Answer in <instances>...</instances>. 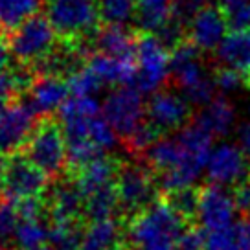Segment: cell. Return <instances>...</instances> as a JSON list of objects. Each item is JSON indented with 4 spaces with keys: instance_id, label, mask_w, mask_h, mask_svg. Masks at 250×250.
Here are the masks:
<instances>
[{
    "instance_id": "cell-13",
    "label": "cell",
    "mask_w": 250,
    "mask_h": 250,
    "mask_svg": "<svg viewBox=\"0 0 250 250\" xmlns=\"http://www.w3.org/2000/svg\"><path fill=\"white\" fill-rule=\"evenodd\" d=\"M249 156L241 151L239 146L234 144H221L211 151L206 173L211 184L215 186H237L243 180L250 177L249 173Z\"/></svg>"
},
{
    "instance_id": "cell-25",
    "label": "cell",
    "mask_w": 250,
    "mask_h": 250,
    "mask_svg": "<svg viewBox=\"0 0 250 250\" xmlns=\"http://www.w3.org/2000/svg\"><path fill=\"white\" fill-rule=\"evenodd\" d=\"M33 79V72L19 66L17 72L0 74V112L6 110L11 103L19 100L30 86Z\"/></svg>"
},
{
    "instance_id": "cell-33",
    "label": "cell",
    "mask_w": 250,
    "mask_h": 250,
    "mask_svg": "<svg viewBox=\"0 0 250 250\" xmlns=\"http://www.w3.org/2000/svg\"><path fill=\"white\" fill-rule=\"evenodd\" d=\"M213 79H215L217 92L225 94V96L239 92L243 86H249V78L247 76H243V74L235 70H230V68H225V66H221V68L215 70Z\"/></svg>"
},
{
    "instance_id": "cell-27",
    "label": "cell",
    "mask_w": 250,
    "mask_h": 250,
    "mask_svg": "<svg viewBox=\"0 0 250 250\" xmlns=\"http://www.w3.org/2000/svg\"><path fill=\"white\" fill-rule=\"evenodd\" d=\"M102 24L125 26L136 17V0H96Z\"/></svg>"
},
{
    "instance_id": "cell-8",
    "label": "cell",
    "mask_w": 250,
    "mask_h": 250,
    "mask_svg": "<svg viewBox=\"0 0 250 250\" xmlns=\"http://www.w3.org/2000/svg\"><path fill=\"white\" fill-rule=\"evenodd\" d=\"M52 180L22 153L8 156L6 173L2 180V195L9 201L42 199Z\"/></svg>"
},
{
    "instance_id": "cell-21",
    "label": "cell",
    "mask_w": 250,
    "mask_h": 250,
    "mask_svg": "<svg viewBox=\"0 0 250 250\" xmlns=\"http://www.w3.org/2000/svg\"><path fill=\"white\" fill-rule=\"evenodd\" d=\"M197 125L206 129L211 136H227L235 124V109L227 98H215L206 105L195 120Z\"/></svg>"
},
{
    "instance_id": "cell-3",
    "label": "cell",
    "mask_w": 250,
    "mask_h": 250,
    "mask_svg": "<svg viewBox=\"0 0 250 250\" xmlns=\"http://www.w3.org/2000/svg\"><path fill=\"white\" fill-rule=\"evenodd\" d=\"M21 153L46 173L52 182L64 179L68 173V149L61 120L41 118Z\"/></svg>"
},
{
    "instance_id": "cell-18",
    "label": "cell",
    "mask_w": 250,
    "mask_h": 250,
    "mask_svg": "<svg viewBox=\"0 0 250 250\" xmlns=\"http://www.w3.org/2000/svg\"><path fill=\"white\" fill-rule=\"evenodd\" d=\"M125 227L127 223L120 217L86 223L79 250H116L124 247Z\"/></svg>"
},
{
    "instance_id": "cell-26",
    "label": "cell",
    "mask_w": 250,
    "mask_h": 250,
    "mask_svg": "<svg viewBox=\"0 0 250 250\" xmlns=\"http://www.w3.org/2000/svg\"><path fill=\"white\" fill-rule=\"evenodd\" d=\"M48 237H50V225L46 219H39V221H21V225L17 228L15 235V247L21 250H31L48 245Z\"/></svg>"
},
{
    "instance_id": "cell-6",
    "label": "cell",
    "mask_w": 250,
    "mask_h": 250,
    "mask_svg": "<svg viewBox=\"0 0 250 250\" xmlns=\"http://www.w3.org/2000/svg\"><path fill=\"white\" fill-rule=\"evenodd\" d=\"M103 118L114 129L122 144H127L134 133L146 124L147 105L142 100V92L131 85L116 86L103 102Z\"/></svg>"
},
{
    "instance_id": "cell-5",
    "label": "cell",
    "mask_w": 250,
    "mask_h": 250,
    "mask_svg": "<svg viewBox=\"0 0 250 250\" xmlns=\"http://www.w3.org/2000/svg\"><path fill=\"white\" fill-rule=\"evenodd\" d=\"M116 191L120 201V217L125 223L155 204L158 197V184L153 171L146 164L122 162L116 177Z\"/></svg>"
},
{
    "instance_id": "cell-4",
    "label": "cell",
    "mask_w": 250,
    "mask_h": 250,
    "mask_svg": "<svg viewBox=\"0 0 250 250\" xmlns=\"http://www.w3.org/2000/svg\"><path fill=\"white\" fill-rule=\"evenodd\" d=\"M8 39L11 55L15 57L19 66L31 70L33 74L61 42L46 13H35L24 21Z\"/></svg>"
},
{
    "instance_id": "cell-22",
    "label": "cell",
    "mask_w": 250,
    "mask_h": 250,
    "mask_svg": "<svg viewBox=\"0 0 250 250\" xmlns=\"http://www.w3.org/2000/svg\"><path fill=\"white\" fill-rule=\"evenodd\" d=\"M175 11V0H136V24L140 31L158 33L169 22Z\"/></svg>"
},
{
    "instance_id": "cell-20",
    "label": "cell",
    "mask_w": 250,
    "mask_h": 250,
    "mask_svg": "<svg viewBox=\"0 0 250 250\" xmlns=\"http://www.w3.org/2000/svg\"><path fill=\"white\" fill-rule=\"evenodd\" d=\"M217 61L230 70L250 76V30H232L215 50Z\"/></svg>"
},
{
    "instance_id": "cell-11",
    "label": "cell",
    "mask_w": 250,
    "mask_h": 250,
    "mask_svg": "<svg viewBox=\"0 0 250 250\" xmlns=\"http://www.w3.org/2000/svg\"><path fill=\"white\" fill-rule=\"evenodd\" d=\"M237 210L234 193H228L223 186L210 184L199 189L197 219L206 232H215L232 225Z\"/></svg>"
},
{
    "instance_id": "cell-35",
    "label": "cell",
    "mask_w": 250,
    "mask_h": 250,
    "mask_svg": "<svg viewBox=\"0 0 250 250\" xmlns=\"http://www.w3.org/2000/svg\"><path fill=\"white\" fill-rule=\"evenodd\" d=\"M234 199L237 208L243 211H250V177L234 188Z\"/></svg>"
},
{
    "instance_id": "cell-28",
    "label": "cell",
    "mask_w": 250,
    "mask_h": 250,
    "mask_svg": "<svg viewBox=\"0 0 250 250\" xmlns=\"http://www.w3.org/2000/svg\"><path fill=\"white\" fill-rule=\"evenodd\" d=\"M164 201L173 210L184 217L189 223L191 219H197V206H199V189L195 188H182L175 191H167L164 195Z\"/></svg>"
},
{
    "instance_id": "cell-31",
    "label": "cell",
    "mask_w": 250,
    "mask_h": 250,
    "mask_svg": "<svg viewBox=\"0 0 250 250\" xmlns=\"http://www.w3.org/2000/svg\"><path fill=\"white\" fill-rule=\"evenodd\" d=\"M66 81H68L72 96H92L94 98V94L100 92V88L103 86L102 79L98 78L86 64Z\"/></svg>"
},
{
    "instance_id": "cell-23",
    "label": "cell",
    "mask_w": 250,
    "mask_h": 250,
    "mask_svg": "<svg viewBox=\"0 0 250 250\" xmlns=\"http://www.w3.org/2000/svg\"><path fill=\"white\" fill-rule=\"evenodd\" d=\"M206 250H250V221L239 219L221 230L208 232Z\"/></svg>"
},
{
    "instance_id": "cell-7",
    "label": "cell",
    "mask_w": 250,
    "mask_h": 250,
    "mask_svg": "<svg viewBox=\"0 0 250 250\" xmlns=\"http://www.w3.org/2000/svg\"><path fill=\"white\" fill-rule=\"evenodd\" d=\"M136 81L134 88L142 94L158 92L169 78V48L155 33L136 31Z\"/></svg>"
},
{
    "instance_id": "cell-38",
    "label": "cell",
    "mask_w": 250,
    "mask_h": 250,
    "mask_svg": "<svg viewBox=\"0 0 250 250\" xmlns=\"http://www.w3.org/2000/svg\"><path fill=\"white\" fill-rule=\"evenodd\" d=\"M6 164H8V156L0 155V195H2V180H4V173H6Z\"/></svg>"
},
{
    "instance_id": "cell-16",
    "label": "cell",
    "mask_w": 250,
    "mask_h": 250,
    "mask_svg": "<svg viewBox=\"0 0 250 250\" xmlns=\"http://www.w3.org/2000/svg\"><path fill=\"white\" fill-rule=\"evenodd\" d=\"M92 50L110 57H118V59H134L136 31L127 30L120 24H102L94 35Z\"/></svg>"
},
{
    "instance_id": "cell-2",
    "label": "cell",
    "mask_w": 250,
    "mask_h": 250,
    "mask_svg": "<svg viewBox=\"0 0 250 250\" xmlns=\"http://www.w3.org/2000/svg\"><path fill=\"white\" fill-rule=\"evenodd\" d=\"M44 13L59 39L94 52V35L102 26L96 0H44Z\"/></svg>"
},
{
    "instance_id": "cell-17",
    "label": "cell",
    "mask_w": 250,
    "mask_h": 250,
    "mask_svg": "<svg viewBox=\"0 0 250 250\" xmlns=\"http://www.w3.org/2000/svg\"><path fill=\"white\" fill-rule=\"evenodd\" d=\"M86 66L102 79L103 85H134L138 66H136V57L134 59H118L110 55L92 52L86 59Z\"/></svg>"
},
{
    "instance_id": "cell-40",
    "label": "cell",
    "mask_w": 250,
    "mask_h": 250,
    "mask_svg": "<svg viewBox=\"0 0 250 250\" xmlns=\"http://www.w3.org/2000/svg\"><path fill=\"white\" fill-rule=\"evenodd\" d=\"M249 85H250V76H249Z\"/></svg>"
},
{
    "instance_id": "cell-1",
    "label": "cell",
    "mask_w": 250,
    "mask_h": 250,
    "mask_svg": "<svg viewBox=\"0 0 250 250\" xmlns=\"http://www.w3.org/2000/svg\"><path fill=\"white\" fill-rule=\"evenodd\" d=\"M186 228V219L180 217L162 197L147 210L127 221L125 247L127 250H177Z\"/></svg>"
},
{
    "instance_id": "cell-30",
    "label": "cell",
    "mask_w": 250,
    "mask_h": 250,
    "mask_svg": "<svg viewBox=\"0 0 250 250\" xmlns=\"http://www.w3.org/2000/svg\"><path fill=\"white\" fill-rule=\"evenodd\" d=\"M232 30H250V0H219Z\"/></svg>"
},
{
    "instance_id": "cell-37",
    "label": "cell",
    "mask_w": 250,
    "mask_h": 250,
    "mask_svg": "<svg viewBox=\"0 0 250 250\" xmlns=\"http://www.w3.org/2000/svg\"><path fill=\"white\" fill-rule=\"evenodd\" d=\"M237 138H239V147H241V151L250 158V124L239 125Z\"/></svg>"
},
{
    "instance_id": "cell-10",
    "label": "cell",
    "mask_w": 250,
    "mask_h": 250,
    "mask_svg": "<svg viewBox=\"0 0 250 250\" xmlns=\"http://www.w3.org/2000/svg\"><path fill=\"white\" fill-rule=\"evenodd\" d=\"M191 118V103L182 94L173 90H158L147 102V122L160 133L184 129Z\"/></svg>"
},
{
    "instance_id": "cell-15",
    "label": "cell",
    "mask_w": 250,
    "mask_h": 250,
    "mask_svg": "<svg viewBox=\"0 0 250 250\" xmlns=\"http://www.w3.org/2000/svg\"><path fill=\"white\" fill-rule=\"evenodd\" d=\"M169 70L182 94L211 78L204 68L201 50L193 46L188 39L169 50Z\"/></svg>"
},
{
    "instance_id": "cell-32",
    "label": "cell",
    "mask_w": 250,
    "mask_h": 250,
    "mask_svg": "<svg viewBox=\"0 0 250 250\" xmlns=\"http://www.w3.org/2000/svg\"><path fill=\"white\" fill-rule=\"evenodd\" d=\"M90 138L103 153L116 146V133L103 116L90 118Z\"/></svg>"
},
{
    "instance_id": "cell-24",
    "label": "cell",
    "mask_w": 250,
    "mask_h": 250,
    "mask_svg": "<svg viewBox=\"0 0 250 250\" xmlns=\"http://www.w3.org/2000/svg\"><path fill=\"white\" fill-rule=\"evenodd\" d=\"M42 0H0V31L11 35L30 17L39 13Z\"/></svg>"
},
{
    "instance_id": "cell-39",
    "label": "cell",
    "mask_w": 250,
    "mask_h": 250,
    "mask_svg": "<svg viewBox=\"0 0 250 250\" xmlns=\"http://www.w3.org/2000/svg\"><path fill=\"white\" fill-rule=\"evenodd\" d=\"M31 250H57L52 245H42V247H37V249H31Z\"/></svg>"
},
{
    "instance_id": "cell-34",
    "label": "cell",
    "mask_w": 250,
    "mask_h": 250,
    "mask_svg": "<svg viewBox=\"0 0 250 250\" xmlns=\"http://www.w3.org/2000/svg\"><path fill=\"white\" fill-rule=\"evenodd\" d=\"M208 235L204 228H189L188 227L179 239L177 250H206Z\"/></svg>"
},
{
    "instance_id": "cell-19",
    "label": "cell",
    "mask_w": 250,
    "mask_h": 250,
    "mask_svg": "<svg viewBox=\"0 0 250 250\" xmlns=\"http://www.w3.org/2000/svg\"><path fill=\"white\" fill-rule=\"evenodd\" d=\"M120 164H122V160H114L112 156L105 153V155L94 158L90 164H86L83 169H79L76 175H72L70 179H74L79 191L86 199L94 191L116 182Z\"/></svg>"
},
{
    "instance_id": "cell-14",
    "label": "cell",
    "mask_w": 250,
    "mask_h": 250,
    "mask_svg": "<svg viewBox=\"0 0 250 250\" xmlns=\"http://www.w3.org/2000/svg\"><path fill=\"white\" fill-rule=\"evenodd\" d=\"M186 30L188 41L193 46L201 52H213L227 37L228 21L219 6H206L188 21Z\"/></svg>"
},
{
    "instance_id": "cell-12",
    "label": "cell",
    "mask_w": 250,
    "mask_h": 250,
    "mask_svg": "<svg viewBox=\"0 0 250 250\" xmlns=\"http://www.w3.org/2000/svg\"><path fill=\"white\" fill-rule=\"evenodd\" d=\"M70 86L64 78L54 76V74H33L28 90L22 94L26 103L30 105L33 112L39 118L54 116L57 109H61L62 103L68 100Z\"/></svg>"
},
{
    "instance_id": "cell-29",
    "label": "cell",
    "mask_w": 250,
    "mask_h": 250,
    "mask_svg": "<svg viewBox=\"0 0 250 250\" xmlns=\"http://www.w3.org/2000/svg\"><path fill=\"white\" fill-rule=\"evenodd\" d=\"M100 114V103L92 96H72L59 109V120L66 118H94Z\"/></svg>"
},
{
    "instance_id": "cell-9",
    "label": "cell",
    "mask_w": 250,
    "mask_h": 250,
    "mask_svg": "<svg viewBox=\"0 0 250 250\" xmlns=\"http://www.w3.org/2000/svg\"><path fill=\"white\" fill-rule=\"evenodd\" d=\"M41 118L33 112L22 96L0 112V155L21 153Z\"/></svg>"
},
{
    "instance_id": "cell-36",
    "label": "cell",
    "mask_w": 250,
    "mask_h": 250,
    "mask_svg": "<svg viewBox=\"0 0 250 250\" xmlns=\"http://www.w3.org/2000/svg\"><path fill=\"white\" fill-rule=\"evenodd\" d=\"M11 48H9V39L6 33L0 31V74L8 72L9 64H11Z\"/></svg>"
}]
</instances>
